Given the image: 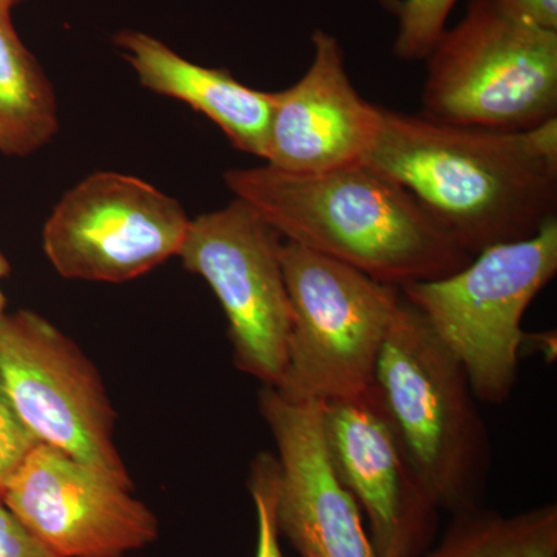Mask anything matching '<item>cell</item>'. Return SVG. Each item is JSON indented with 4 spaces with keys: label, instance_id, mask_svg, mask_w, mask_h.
Listing matches in <instances>:
<instances>
[{
    "label": "cell",
    "instance_id": "obj_17",
    "mask_svg": "<svg viewBox=\"0 0 557 557\" xmlns=\"http://www.w3.org/2000/svg\"><path fill=\"white\" fill-rule=\"evenodd\" d=\"M458 0H387L397 16L394 53L401 61H424L446 30V22Z\"/></svg>",
    "mask_w": 557,
    "mask_h": 557
},
{
    "label": "cell",
    "instance_id": "obj_9",
    "mask_svg": "<svg viewBox=\"0 0 557 557\" xmlns=\"http://www.w3.org/2000/svg\"><path fill=\"white\" fill-rule=\"evenodd\" d=\"M189 225L182 205L149 183L97 172L53 209L42 247L62 277L123 284L178 256Z\"/></svg>",
    "mask_w": 557,
    "mask_h": 557
},
{
    "label": "cell",
    "instance_id": "obj_12",
    "mask_svg": "<svg viewBox=\"0 0 557 557\" xmlns=\"http://www.w3.org/2000/svg\"><path fill=\"white\" fill-rule=\"evenodd\" d=\"M322 406L259 392V412L276 445L271 469V504L278 536L299 557H381L357 500L330 461L322 431Z\"/></svg>",
    "mask_w": 557,
    "mask_h": 557
},
{
    "label": "cell",
    "instance_id": "obj_19",
    "mask_svg": "<svg viewBox=\"0 0 557 557\" xmlns=\"http://www.w3.org/2000/svg\"><path fill=\"white\" fill-rule=\"evenodd\" d=\"M39 445L24 426L0 381V497L30 450Z\"/></svg>",
    "mask_w": 557,
    "mask_h": 557
},
{
    "label": "cell",
    "instance_id": "obj_8",
    "mask_svg": "<svg viewBox=\"0 0 557 557\" xmlns=\"http://www.w3.org/2000/svg\"><path fill=\"white\" fill-rule=\"evenodd\" d=\"M281 234L239 199L190 220L178 258L214 293L240 372L276 387L287 362L293 311Z\"/></svg>",
    "mask_w": 557,
    "mask_h": 557
},
{
    "label": "cell",
    "instance_id": "obj_18",
    "mask_svg": "<svg viewBox=\"0 0 557 557\" xmlns=\"http://www.w3.org/2000/svg\"><path fill=\"white\" fill-rule=\"evenodd\" d=\"M274 454L263 453L255 458L249 474V493L255 502L258 518V545L256 557H284L278 533L274 523L273 504H271V469Z\"/></svg>",
    "mask_w": 557,
    "mask_h": 557
},
{
    "label": "cell",
    "instance_id": "obj_3",
    "mask_svg": "<svg viewBox=\"0 0 557 557\" xmlns=\"http://www.w3.org/2000/svg\"><path fill=\"white\" fill-rule=\"evenodd\" d=\"M375 388L440 509L453 516L483 507L493 446L479 399L456 355L405 298L381 350Z\"/></svg>",
    "mask_w": 557,
    "mask_h": 557
},
{
    "label": "cell",
    "instance_id": "obj_23",
    "mask_svg": "<svg viewBox=\"0 0 557 557\" xmlns=\"http://www.w3.org/2000/svg\"><path fill=\"white\" fill-rule=\"evenodd\" d=\"M20 2L21 0H0V11H2V13H11V10Z\"/></svg>",
    "mask_w": 557,
    "mask_h": 557
},
{
    "label": "cell",
    "instance_id": "obj_2",
    "mask_svg": "<svg viewBox=\"0 0 557 557\" xmlns=\"http://www.w3.org/2000/svg\"><path fill=\"white\" fill-rule=\"evenodd\" d=\"M226 188L295 242L403 288L472 259L420 201L368 164L318 174L263 166L225 172Z\"/></svg>",
    "mask_w": 557,
    "mask_h": 557
},
{
    "label": "cell",
    "instance_id": "obj_7",
    "mask_svg": "<svg viewBox=\"0 0 557 557\" xmlns=\"http://www.w3.org/2000/svg\"><path fill=\"white\" fill-rule=\"evenodd\" d=\"M0 381L24 426L134 490L116 449V413L94 362L67 335L30 310L0 317Z\"/></svg>",
    "mask_w": 557,
    "mask_h": 557
},
{
    "label": "cell",
    "instance_id": "obj_16",
    "mask_svg": "<svg viewBox=\"0 0 557 557\" xmlns=\"http://www.w3.org/2000/svg\"><path fill=\"white\" fill-rule=\"evenodd\" d=\"M418 557H557L556 504L509 516L485 505L458 512Z\"/></svg>",
    "mask_w": 557,
    "mask_h": 557
},
{
    "label": "cell",
    "instance_id": "obj_20",
    "mask_svg": "<svg viewBox=\"0 0 557 557\" xmlns=\"http://www.w3.org/2000/svg\"><path fill=\"white\" fill-rule=\"evenodd\" d=\"M0 557H58L0 498Z\"/></svg>",
    "mask_w": 557,
    "mask_h": 557
},
{
    "label": "cell",
    "instance_id": "obj_11",
    "mask_svg": "<svg viewBox=\"0 0 557 557\" xmlns=\"http://www.w3.org/2000/svg\"><path fill=\"white\" fill-rule=\"evenodd\" d=\"M132 491L39 443L0 498L58 557H124L160 533L159 519Z\"/></svg>",
    "mask_w": 557,
    "mask_h": 557
},
{
    "label": "cell",
    "instance_id": "obj_6",
    "mask_svg": "<svg viewBox=\"0 0 557 557\" xmlns=\"http://www.w3.org/2000/svg\"><path fill=\"white\" fill-rule=\"evenodd\" d=\"M281 262L293 322L274 388L322 403L364 394L375 384L401 289L295 242L282 240Z\"/></svg>",
    "mask_w": 557,
    "mask_h": 557
},
{
    "label": "cell",
    "instance_id": "obj_22",
    "mask_svg": "<svg viewBox=\"0 0 557 557\" xmlns=\"http://www.w3.org/2000/svg\"><path fill=\"white\" fill-rule=\"evenodd\" d=\"M10 270L9 260H7L5 256H3V252L0 251V281L9 276ZM5 296H3L2 289H0V317H2L3 310H5Z\"/></svg>",
    "mask_w": 557,
    "mask_h": 557
},
{
    "label": "cell",
    "instance_id": "obj_10",
    "mask_svg": "<svg viewBox=\"0 0 557 557\" xmlns=\"http://www.w3.org/2000/svg\"><path fill=\"white\" fill-rule=\"evenodd\" d=\"M322 431L330 461L369 523L381 557H418L437 539V500L421 479L375 384L325 401Z\"/></svg>",
    "mask_w": 557,
    "mask_h": 557
},
{
    "label": "cell",
    "instance_id": "obj_4",
    "mask_svg": "<svg viewBox=\"0 0 557 557\" xmlns=\"http://www.w3.org/2000/svg\"><path fill=\"white\" fill-rule=\"evenodd\" d=\"M424 61V119L496 132L557 120V32L509 20L493 0H469Z\"/></svg>",
    "mask_w": 557,
    "mask_h": 557
},
{
    "label": "cell",
    "instance_id": "obj_5",
    "mask_svg": "<svg viewBox=\"0 0 557 557\" xmlns=\"http://www.w3.org/2000/svg\"><path fill=\"white\" fill-rule=\"evenodd\" d=\"M557 273V218L528 239L483 249L463 269L401 289L467 372L479 403L504 405L518 384L523 317Z\"/></svg>",
    "mask_w": 557,
    "mask_h": 557
},
{
    "label": "cell",
    "instance_id": "obj_13",
    "mask_svg": "<svg viewBox=\"0 0 557 557\" xmlns=\"http://www.w3.org/2000/svg\"><path fill=\"white\" fill-rule=\"evenodd\" d=\"M313 60L298 83L273 94L265 164L293 174H318L362 163L380 129L381 108L348 78L339 40L311 35Z\"/></svg>",
    "mask_w": 557,
    "mask_h": 557
},
{
    "label": "cell",
    "instance_id": "obj_15",
    "mask_svg": "<svg viewBox=\"0 0 557 557\" xmlns=\"http://www.w3.org/2000/svg\"><path fill=\"white\" fill-rule=\"evenodd\" d=\"M60 126L53 86L24 46L11 13L0 11V152L30 156Z\"/></svg>",
    "mask_w": 557,
    "mask_h": 557
},
{
    "label": "cell",
    "instance_id": "obj_21",
    "mask_svg": "<svg viewBox=\"0 0 557 557\" xmlns=\"http://www.w3.org/2000/svg\"><path fill=\"white\" fill-rule=\"evenodd\" d=\"M493 3L500 13L519 24L557 32V0H493Z\"/></svg>",
    "mask_w": 557,
    "mask_h": 557
},
{
    "label": "cell",
    "instance_id": "obj_1",
    "mask_svg": "<svg viewBox=\"0 0 557 557\" xmlns=\"http://www.w3.org/2000/svg\"><path fill=\"white\" fill-rule=\"evenodd\" d=\"M362 163L409 190L471 256L533 237L557 218V120L496 132L381 108Z\"/></svg>",
    "mask_w": 557,
    "mask_h": 557
},
{
    "label": "cell",
    "instance_id": "obj_14",
    "mask_svg": "<svg viewBox=\"0 0 557 557\" xmlns=\"http://www.w3.org/2000/svg\"><path fill=\"white\" fill-rule=\"evenodd\" d=\"M113 40L143 87L203 113L234 148L263 160L273 94L245 86L228 70L194 64L146 33L121 32Z\"/></svg>",
    "mask_w": 557,
    "mask_h": 557
}]
</instances>
